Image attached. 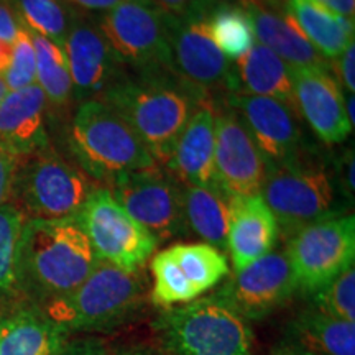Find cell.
Returning <instances> with one entry per match:
<instances>
[{"instance_id": "4316f807", "label": "cell", "mask_w": 355, "mask_h": 355, "mask_svg": "<svg viewBox=\"0 0 355 355\" xmlns=\"http://www.w3.org/2000/svg\"><path fill=\"white\" fill-rule=\"evenodd\" d=\"M286 13L326 60L339 58L354 43V20L332 13L313 0H288Z\"/></svg>"}, {"instance_id": "e575fe53", "label": "cell", "mask_w": 355, "mask_h": 355, "mask_svg": "<svg viewBox=\"0 0 355 355\" xmlns=\"http://www.w3.org/2000/svg\"><path fill=\"white\" fill-rule=\"evenodd\" d=\"M20 159L8 150L0 146V206L10 202L13 180H15V171L19 166Z\"/></svg>"}, {"instance_id": "60d3db41", "label": "cell", "mask_w": 355, "mask_h": 355, "mask_svg": "<svg viewBox=\"0 0 355 355\" xmlns=\"http://www.w3.org/2000/svg\"><path fill=\"white\" fill-rule=\"evenodd\" d=\"M13 44L15 43H8V42H3V40H0V78L6 74L8 64H10Z\"/></svg>"}, {"instance_id": "7bdbcfd3", "label": "cell", "mask_w": 355, "mask_h": 355, "mask_svg": "<svg viewBox=\"0 0 355 355\" xmlns=\"http://www.w3.org/2000/svg\"><path fill=\"white\" fill-rule=\"evenodd\" d=\"M347 171H345V181H347V191H350L352 194L354 191V155L350 152V155L347 157Z\"/></svg>"}, {"instance_id": "ab89813d", "label": "cell", "mask_w": 355, "mask_h": 355, "mask_svg": "<svg viewBox=\"0 0 355 355\" xmlns=\"http://www.w3.org/2000/svg\"><path fill=\"white\" fill-rule=\"evenodd\" d=\"M63 2L73 3L74 7L83 8L87 12H109L123 2V0H63Z\"/></svg>"}, {"instance_id": "44dd1931", "label": "cell", "mask_w": 355, "mask_h": 355, "mask_svg": "<svg viewBox=\"0 0 355 355\" xmlns=\"http://www.w3.org/2000/svg\"><path fill=\"white\" fill-rule=\"evenodd\" d=\"M278 224L263 198H234L230 212L227 248L234 270L245 268L277 245Z\"/></svg>"}, {"instance_id": "d6a6232c", "label": "cell", "mask_w": 355, "mask_h": 355, "mask_svg": "<svg viewBox=\"0 0 355 355\" xmlns=\"http://www.w3.org/2000/svg\"><path fill=\"white\" fill-rule=\"evenodd\" d=\"M8 91H20L37 84V56L28 30L20 25L17 35L10 64L3 74Z\"/></svg>"}, {"instance_id": "e0dca14e", "label": "cell", "mask_w": 355, "mask_h": 355, "mask_svg": "<svg viewBox=\"0 0 355 355\" xmlns=\"http://www.w3.org/2000/svg\"><path fill=\"white\" fill-rule=\"evenodd\" d=\"M296 109L324 144L344 141L354 125L345 112V99L329 69L290 68Z\"/></svg>"}, {"instance_id": "1f68e13d", "label": "cell", "mask_w": 355, "mask_h": 355, "mask_svg": "<svg viewBox=\"0 0 355 355\" xmlns=\"http://www.w3.org/2000/svg\"><path fill=\"white\" fill-rule=\"evenodd\" d=\"M314 308L332 318L355 322V270H345L314 293Z\"/></svg>"}, {"instance_id": "d6986e66", "label": "cell", "mask_w": 355, "mask_h": 355, "mask_svg": "<svg viewBox=\"0 0 355 355\" xmlns=\"http://www.w3.org/2000/svg\"><path fill=\"white\" fill-rule=\"evenodd\" d=\"M214 146L216 104L202 101L178 137L165 166L183 186H214Z\"/></svg>"}, {"instance_id": "5b68a950", "label": "cell", "mask_w": 355, "mask_h": 355, "mask_svg": "<svg viewBox=\"0 0 355 355\" xmlns=\"http://www.w3.org/2000/svg\"><path fill=\"white\" fill-rule=\"evenodd\" d=\"M69 146L89 176L110 184L125 173L157 165L135 130L104 101H84L69 127Z\"/></svg>"}, {"instance_id": "30bf717a", "label": "cell", "mask_w": 355, "mask_h": 355, "mask_svg": "<svg viewBox=\"0 0 355 355\" xmlns=\"http://www.w3.org/2000/svg\"><path fill=\"white\" fill-rule=\"evenodd\" d=\"M285 252L298 290L314 295L354 266V216L337 214L301 229L288 239Z\"/></svg>"}, {"instance_id": "f1b7e54d", "label": "cell", "mask_w": 355, "mask_h": 355, "mask_svg": "<svg viewBox=\"0 0 355 355\" xmlns=\"http://www.w3.org/2000/svg\"><path fill=\"white\" fill-rule=\"evenodd\" d=\"M37 56V84L55 107H63L73 96L68 61L63 46L30 32Z\"/></svg>"}, {"instance_id": "cb8c5ba5", "label": "cell", "mask_w": 355, "mask_h": 355, "mask_svg": "<svg viewBox=\"0 0 355 355\" xmlns=\"http://www.w3.org/2000/svg\"><path fill=\"white\" fill-rule=\"evenodd\" d=\"M235 84L243 94L272 97L293 110L296 109L295 92L288 66L282 58L263 44H254L235 64Z\"/></svg>"}, {"instance_id": "5bb4252c", "label": "cell", "mask_w": 355, "mask_h": 355, "mask_svg": "<svg viewBox=\"0 0 355 355\" xmlns=\"http://www.w3.org/2000/svg\"><path fill=\"white\" fill-rule=\"evenodd\" d=\"M298 286L285 250H272L245 268L229 275L216 291L248 322L260 321L291 300Z\"/></svg>"}, {"instance_id": "d590c367", "label": "cell", "mask_w": 355, "mask_h": 355, "mask_svg": "<svg viewBox=\"0 0 355 355\" xmlns=\"http://www.w3.org/2000/svg\"><path fill=\"white\" fill-rule=\"evenodd\" d=\"M56 355H110L104 344L96 339H79L66 343L63 349Z\"/></svg>"}, {"instance_id": "8992f818", "label": "cell", "mask_w": 355, "mask_h": 355, "mask_svg": "<svg viewBox=\"0 0 355 355\" xmlns=\"http://www.w3.org/2000/svg\"><path fill=\"white\" fill-rule=\"evenodd\" d=\"M96 189L86 171L46 146L20 159L12 198L25 219H64L78 216Z\"/></svg>"}, {"instance_id": "603a6c76", "label": "cell", "mask_w": 355, "mask_h": 355, "mask_svg": "<svg viewBox=\"0 0 355 355\" xmlns=\"http://www.w3.org/2000/svg\"><path fill=\"white\" fill-rule=\"evenodd\" d=\"M68 336L38 304L0 314V355H56Z\"/></svg>"}, {"instance_id": "9a60e30c", "label": "cell", "mask_w": 355, "mask_h": 355, "mask_svg": "<svg viewBox=\"0 0 355 355\" xmlns=\"http://www.w3.org/2000/svg\"><path fill=\"white\" fill-rule=\"evenodd\" d=\"M266 171L265 158L237 114L216 105V183L232 198L259 196Z\"/></svg>"}, {"instance_id": "ee69618b", "label": "cell", "mask_w": 355, "mask_h": 355, "mask_svg": "<svg viewBox=\"0 0 355 355\" xmlns=\"http://www.w3.org/2000/svg\"><path fill=\"white\" fill-rule=\"evenodd\" d=\"M121 355H157V354L152 352V350L146 347H132V349L123 350Z\"/></svg>"}, {"instance_id": "83f0119b", "label": "cell", "mask_w": 355, "mask_h": 355, "mask_svg": "<svg viewBox=\"0 0 355 355\" xmlns=\"http://www.w3.org/2000/svg\"><path fill=\"white\" fill-rule=\"evenodd\" d=\"M207 24L217 48L229 60H239L255 44L254 26L243 6L219 2L209 12Z\"/></svg>"}, {"instance_id": "6da1fadb", "label": "cell", "mask_w": 355, "mask_h": 355, "mask_svg": "<svg viewBox=\"0 0 355 355\" xmlns=\"http://www.w3.org/2000/svg\"><path fill=\"white\" fill-rule=\"evenodd\" d=\"M99 261L78 216L25 219L17 255V288L42 306L76 290Z\"/></svg>"}, {"instance_id": "f546056e", "label": "cell", "mask_w": 355, "mask_h": 355, "mask_svg": "<svg viewBox=\"0 0 355 355\" xmlns=\"http://www.w3.org/2000/svg\"><path fill=\"white\" fill-rule=\"evenodd\" d=\"M12 6L21 26L63 46L74 21L63 0H12Z\"/></svg>"}, {"instance_id": "7402d4cb", "label": "cell", "mask_w": 355, "mask_h": 355, "mask_svg": "<svg viewBox=\"0 0 355 355\" xmlns=\"http://www.w3.org/2000/svg\"><path fill=\"white\" fill-rule=\"evenodd\" d=\"M242 6L250 17L255 38L290 68H331L329 61L308 42L288 13L282 15L277 8L257 0H242Z\"/></svg>"}, {"instance_id": "836d02e7", "label": "cell", "mask_w": 355, "mask_h": 355, "mask_svg": "<svg viewBox=\"0 0 355 355\" xmlns=\"http://www.w3.org/2000/svg\"><path fill=\"white\" fill-rule=\"evenodd\" d=\"M152 6L171 20H180L198 12H211V0H148Z\"/></svg>"}, {"instance_id": "52a82bcc", "label": "cell", "mask_w": 355, "mask_h": 355, "mask_svg": "<svg viewBox=\"0 0 355 355\" xmlns=\"http://www.w3.org/2000/svg\"><path fill=\"white\" fill-rule=\"evenodd\" d=\"M260 196L272 211L278 232L290 239L301 229L337 216L334 189L321 165L296 159L266 171Z\"/></svg>"}, {"instance_id": "ac0fdd59", "label": "cell", "mask_w": 355, "mask_h": 355, "mask_svg": "<svg viewBox=\"0 0 355 355\" xmlns=\"http://www.w3.org/2000/svg\"><path fill=\"white\" fill-rule=\"evenodd\" d=\"M63 50L73 92L79 101H91L117 76L119 60L101 33L99 26L86 20H74Z\"/></svg>"}, {"instance_id": "9c48e42d", "label": "cell", "mask_w": 355, "mask_h": 355, "mask_svg": "<svg viewBox=\"0 0 355 355\" xmlns=\"http://www.w3.org/2000/svg\"><path fill=\"white\" fill-rule=\"evenodd\" d=\"M209 12H198L180 20L170 19L171 73L204 99L225 101L237 91L230 60L211 37Z\"/></svg>"}, {"instance_id": "8d00e7d4", "label": "cell", "mask_w": 355, "mask_h": 355, "mask_svg": "<svg viewBox=\"0 0 355 355\" xmlns=\"http://www.w3.org/2000/svg\"><path fill=\"white\" fill-rule=\"evenodd\" d=\"M19 30L20 24L17 20L12 7L8 6L7 0H0V40L8 43H15Z\"/></svg>"}, {"instance_id": "7a4b0ae2", "label": "cell", "mask_w": 355, "mask_h": 355, "mask_svg": "<svg viewBox=\"0 0 355 355\" xmlns=\"http://www.w3.org/2000/svg\"><path fill=\"white\" fill-rule=\"evenodd\" d=\"M102 99L125 119L155 162L170 159L175 144L191 115L204 99L173 73L117 74Z\"/></svg>"}, {"instance_id": "484cf974", "label": "cell", "mask_w": 355, "mask_h": 355, "mask_svg": "<svg viewBox=\"0 0 355 355\" xmlns=\"http://www.w3.org/2000/svg\"><path fill=\"white\" fill-rule=\"evenodd\" d=\"M290 344L309 355H355V322L324 314L316 308L288 324Z\"/></svg>"}, {"instance_id": "8fae6325", "label": "cell", "mask_w": 355, "mask_h": 355, "mask_svg": "<svg viewBox=\"0 0 355 355\" xmlns=\"http://www.w3.org/2000/svg\"><path fill=\"white\" fill-rule=\"evenodd\" d=\"M78 217L97 259L128 272L144 268L159 243L127 214L110 189L97 188Z\"/></svg>"}, {"instance_id": "4dcf8cb0", "label": "cell", "mask_w": 355, "mask_h": 355, "mask_svg": "<svg viewBox=\"0 0 355 355\" xmlns=\"http://www.w3.org/2000/svg\"><path fill=\"white\" fill-rule=\"evenodd\" d=\"M24 222L25 216L15 204L0 206V308L19 295L17 255Z\"/></svg>"}, {"instance_id": "2e32d148", "label": "cell", "mask_w": 355, "mask_h": 355, "mask_svg": "<svg viewBox=\"0 0 355 355\" xmlns=\"http://www.w3.org/2000/svg\"><path fill=\"white\" fill-rule=\"evenodd\" d=\"M241 117L259 146L266 166H279L301 158L303 133L296 110L272 97L234 92L225 99Z\"/></svg>"}, {"instance_id": "3957f363", "label": "cell", "mask_w": 355, "mask_h": 355, "mask_svg": "<svg viewBox=\"0 0 355 355\" xmlns=\"http://www.w3.org/2000/svg\"><path fill=\"white\" fill-rule=\"evenodd\" d=\"M148 283L141 270L128 272L99 261L76 290L40 306L58 326L71 332H109L135 316Z\"/></svg>"}, {"instance_id": "d4e9b609", "label": "cell", "mask_w": 355, "mask_h": 355, "mask_svg": "<svg viewBox=\"0 0 355 355\" xmlns=\"http://www.w3.org/2000/svg\"><path fill=\"white\" fill-rule=\"evenodd\" d=\"M234 198L219 186H183V211L189 232L224 252Z\"/></svg>"}, {"instance_id": "74e56055", "label": "cell", "mask_w": 355, "mask_h": 355, "mask_svg": "<svg viewBox=\"0 0 355 355\" xmlns=\"http://www.w3.org/2000/svg\"><path fill=\"white\" fill-rule=\"evenodd\" d=\"M339 76L343 79L344 87L354 94L355 91V46L350 43L343 55L339 56Z\"/></svg>"}, {"instance_id": "b9f144b4", "label": "cell", "mask_w": 355, "mask_h": 355, "mask_svg": "<svg viewBox=\"0 0 355 355\" xmlns=\"http://www.w3.org/2000/svg\"><path fill=\"white\" fill-rule=\"evenodd\" d=\"M270 355H309V354L303 352V350L295 347V345H291V344H282V345H278V347L275 349Z\"/></svg>"}, {"instance_id": "277c9868", "label": "cell", "mask_w": 355, "mask_h": 355, "mask_svg": "<svg viewBox=\"0 0 355 355\" xmlns=\"http://www.w3.org/2000/svg\"><path fill=\"white\" fill-rule=\"evenodd\" d=\"M153 327L166 355H254L250 322L216 293L165 309Z\"/></svg>"}, {"instance_id": "f6af8a7d", "label": "cell", "mask_w": 355, "mask_h": 355, "mask_svg": "<svg viewBox=\"0 0 355 355\" xmlns=\"http://www.w3.org/2000/svg\"><path fill=\"white\" fill-rule=\"evenodd\" d=\"M257 2L263 3V6H266V7H272V8H277V10H279V7L286 6L288 0H257Z\"/></svg>"}, {"instance_id": "4fadbf2b", "label": "cell", "mask_w": 355, "mask_h": 355, "mask_svg": "<svg viewBox=\"0 0 355 355\" xmlns=\"http://www.w3.org/2000/svg\"><path fill=\"white\" fill-rule=\"evenodd\" d=\"M152 301L168 309L201 298L230 275L227 257L212 245L176 243L152 259Z\"/></svg>"}, {"instance_id": "ba28073f", "label": "cell", "mask_w": 355, "mask_h": 355, "mask_svg": "<svg viewBox=\"0 0 355 355\" xmlns=\"http://www.w3.org/2000/svg\"><path fill=\"white\" fill-rule=\"evenodd\" d=\"M97 26L119 63L137 73H171L170 19L148 0H123Z\"/></svg>"}, {"instance_id": "bcb514c9", "label": "cell", "mask_w": 355, "mask_h": 355, "mask_svg": "<svg viewBox=\"0 0 355 355\" xmlns=\"http://www.w3.org/2000/svg\"><path fill=\"white\" fill-rule=\"evenodd\" d=\"M7 92H8L7 84H6V81H3V78H0V102H2L3 97L7 96Z\"/></svg>"}, {"instance_id": "f35d334b", "label": "cell", "mask_w": 355, "mask_h": 355, "mask_svg": "<svg viewBox=\"0 0 355 355\" xmlns=\"http://www.w3.org/2000/svg\"><path fill=\"white\" fill-rule=\"evenodd\" d=\"M318 6H321L332 13L344 17V19L354 20L355 13V0H313Z\"/></svg>"}, {"instance_id": "ffe728a7", "label": "cell", "mask_w": 355, "mask_h": 355, "mask_svg": "<svg viewBox=\"0 0 355 355\" xmlns=\"http://www.w3.org/2000/svg\"><path fill=\"white\" fill-rule=\"evenodd\" d=\"M48 99L38 84L8 91L0 102V146L21 159L44 150Z\"/></svg>"}, {"instance_id": "7c38bea8", "label": "cell", "mask_w": 355, "mask_h": 355, "mask_svg": "<svg viewBox=\"0 0 355 355\" xmlns=\"http://www.w3.org/2000/svg\"><path fill=\"white\" fill-rule=\"evenodd\" d=\"M110 193L158 242L189 234L183 211V184L159 166L119 176L110 184Z\"/></svg>"}]
</instances>
